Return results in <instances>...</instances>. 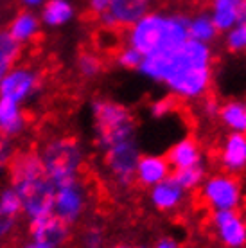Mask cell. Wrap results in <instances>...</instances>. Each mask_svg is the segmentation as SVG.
I'll list each match as a JSON object with an SVG mask.
<instances>
[{
    "label": "cell",
    "instance_id": "6da1fadb",
    "mask_svg": "<svg viewBox=\"0 0 246 248\" xmlns=\"http://www.w3.org/2000/svg\"><path fill=\"white\" fill-rule=\"evenodd\" d=\"M137 72L164 85L176 99L198 101L207 95L212 85V49L187 38L174 49L146 54Z\"/></svg>",
    "mask_w": 246,
    "mask_h": 248
},
{
    "label": "cell",
    "instance_id": "7a4b0ae2",
    "mask_svg": "<svg viewBox=\"0 0 246 248\" xmlns=\"http://www.w3.org/2000/svg\"><path fill=\"white\" fill-rule=\"evenodd\" d=\"M11 187L22 200V214L34 219L52 214L56 186L43 171L40 153H20L13 156L9 164Z\"/></svg>",
    "mask_w": 246,
    "mask_h": 248
},
{
    "label": "cell",
    "instance_id": "3957f363",
    "mask_svg": "<svg viewBox=\"0 0 246 248\" xmlns=\"http://www.w3.org/2000/svg\"><path fill=\"white\" fill-rule=\"evenodd\" d=\"M187 20L189 16L180 13L148 11L128 27L126 45L137 49L142 56L156 50L174 49L189 38Z\"/></svg>",
    "mask_w": 246,
    "mask_h": 248
},
{
    "label": "cell",
    "instance_id": "277c9868",
    "mask_svg": "<svg viewBox=\"0 0 246 248\" xmlns=\"http://www.w3.org/2000/svg\"><path fill=\"white\" fill-rule=\"evenodd\" d=\"M95 142L103 151L119 142L137 139V121L128 106L108 97H97L90 105Z\"/></svg>",
    "mask_w": 246,
    "mask_h": 248
},
{
    "label": "cell",
    "instance_id": "5b68a950",
    "mask_svg": "<svg viewBox=\"0 0 246 248\" xmlns=\"http://www.w3.org/2000/svg\"><path fill=\"white\" fill-rule=\"evenodd\" d=\"M43 171L54 186L77 180L85 162V151L72 137H58L43 146L40 153Z\"/></svg>",
    "mask_w": 246,
    "mask_h": 248
},
{
    "label": "cell",
    "instance_id": "8992f818",
    "mask_svg": "<svg viewBox=\"0 0 246 248\" xmlns=\"http://www.w3.org/2000/svg\"><path fill=\"white\" fill-rule=\"evenodd\" d=\"M201 198L212 211H237L243 202V187L234 174L215 173L201 184Z\"/></svg>",
    "mask_w": 246,
    "mask_h": 248
},
{
    "label": "cell",
    "instance_id": "52a82bcc",
    "mask_svg": "<svg viewBox=\"0 0 246 248\" xmlns=\"http://www.w3.org/2000/svg\"><path fill=\"white\" fill-rule=\"evenodd\" d=\"M140 155L137 139H129L106 149L105 168L115 186L121 189L131 187V184L135 182V168Z\"/></svg>",
    "mask_w": 246,
    "mask_h": 248
},
{
    "label": "cell",
    "instance_id": "ba28073f",
    "mask_svg": "<svg viewBox=\"0 0 246 248\" xmlns=\"http://www.w3.org/2000/svg\"><path fill=\"white\" fill-rule=\"evenodd\" d=\"M86 209H88V191L81 184L79 178L62 184V186H56L52 212L60 219L72 227L77 221H81Z\"/></svg>",
    "mask_w": 246,
    "mask_h": 248
},
{
    "label": "cell",
    "instance_id": "9c48e42d",
    "mask_svg": "<svg viewBox=\"0 0 246 248\" xmlns=\"http://www.w3.org/2000/svg\"><path fill=\"white\" fill-rule=\"evenodd\" d=\"M42 87V78L34 68L25 65H15L0 81V97L16 105L31 101Z\"/></svg>",
    "mask_w": 246,
    "mask_h": 248
},
{
    "label": "cell",
    "instance_id": "30bf717a",
    "mask_svg": "<svg viewBox=\"0 0 246 248\" xmlns=\"http://www.w3.org/2000/svg\"><path fill=\"white\" fill-rule=\"evenodd\" d=\"M148 11H151V0H111L108 11L97 18L108 31L117 27L128 29Z\"/></svg>",
    "mask_w": 246,
    "mask_h": 248
},
{
    "label": "cell",
    "instance_id": "8fae6325",
    "mask_svg": "<svg viewBox=\"0 0 246 248\" xmlns=\"http://www.w3.org/2000/svg\"><path fill=\"white\" fill-rule=\"evenodd\" d=\"M29 236L34 241L45 243L49 247L63 248L70 241L72 230H70V225H67L52 212L47 216L29 219Z\"/></svg>",
    "mask_w": 246,
    "mask_h": 248
},
{
    "label": "cell",
    "instance_id": "7c38bea8",
    "mask_svg": "<svg viewBox=\"0 0 246 248\" xmlns=\"http://www.w3.org/2000/svg\"><path fill=\"white\" fill-rule=\"evenodd\" d=\"M212 225L215 237L225 248L246 247V219L237 211H215Z\"/></svg>",
    "mask_w": 246,
    "mask_h": 248
},
{
    "label": "cell",
    "instance_id": "4fadbf2b",
    "mask_svg": "<svg viewBox=\"0 0 246 248\" xmlns=\"http://www.w3.org/2000/svg\"><path fill=\"white\" fill-rule=\"evenodd\" d=\"M172 168L164 155H140L135 168V182L142 187L151 189L153 186L171 176Z\"/></svg>",
    "mask_w": 246,
    "mask_h": 248
},
{
    "label": "cell",
    "instance_id": "5bb4252c",
    "mask_svg": "<svg viewBox=\"0 0 246 248\" xmlns=\"http://www.w3.org/2000/svg\"><path fill=\"white\" fill-rule=\"evenodd\" d=\"M219 164L228 174H239L246 169V133H228L223 140Z\"/></svg>",
    "mask_w": 246,
    "mask_h": 248
},
{
    "label": "cell",
    "instance_id": "9a60e30c",
    "mask_svg": "<svg viewBox=\"0 0 246 248\" xmlns=\"http://www.w3.org/2000/svg\"><path fill=\"white\" fill-rule=\"evenodd\" d=\"M185 194H187V191L184 187L172 176H167L166 180H162L160 184H156L149 189V202L156 211L171 212L182 207V203L185 202Z\"/></svg>",
    "mask_w": 246,
    "mask_h": 248
},
{
    "label": "cell",
    "instance_id": "2e32d148",
    "mask_svg": "<svg viewBox=\"0 0 246 248\" xmlns=\"http://www.w3.org/2000/svg\"><path fill=\"white\" fill-rule=\"evenodd\" d=\"M246 0H210L209 15L219 32H227L243 22Z\"/></svg>",
    "mask_w": 246,
    "mask_h": 248
},
{
    "label": "cell",
    "instance_id": "e0dca14e",
    "mask_svg": "<svg viewBox=\"0 0 246 248\" xmlns=\"http://www.w3.org/2000/svg\"><path fill=\"white\" fill-rule=\"evenodd\" d=\"M166 158L172 169H185L205 164L203 151L200 148V144L191 137H184V139H180L178 142L172 144L169 151H167Z\"/></svg>",
    "mask_w": 246,
    "mask_h": 248
},
{
    "label": "cell",
    "instance_id": "ac0fdd59",
    "mask_svg": "<svg viewBox=\"0 0 246 248\" xmlns=\"http://www.w3.org/2000/svg\"><path fill=\"white\" fill-rule=\"evenodd\" d=\"M40 20L49 29H60L70 24L76 16V7L70 0H45L40 9Z\"/></svg>",
    "mask_w": 246,
    "mask_h": 248
},
{
    "label": "cell",
    "instance_id": "d6986e66",
    "mask_svg": "<svg viewBox=\"0 0 246 248\" xmlns=\"http://www.w3.org/2000/svg\"><path fill=\"white\" fill-rule=\"evenodd\" d=\"M40 29H42V20H40V16L32 9H25V11H20L11 20L7 32H9V36L16 44L24 45L32 42L40 34Z\"/></svg>",
    "mask_w": 246,
    "mask_h": 248
},
{
    "label": "cell",
    "instance_id": "ffe728a7",
    "mask_svg": "<svg viewBox=\"0 0 246 248\" xmlns=\"http://www.w3.org/2000/svg\"><path fill=\"white\" fill-rule=\"evenodd\" d=\"M25 113L22 105L0 97V135L15 139L25 130Z\"/></svg>",
    "mask_w": 246,
    "mask_h": 248
},
{
    "label": "cell",
    "instance_id": "44dd1931",
    "mask_svg": "<svg viewBox=\"0 0 246 248\" xmlns=\"http://www.w3.org/2000/svg\"><path fill=\"white\" fill-rule=\"evenodd\" d=\"M217 119L232 133H246V103L241 99H232L225 105H219Z\"/></svg>",
    "mask_w": 246,
    "mask_h": 248
},
{
    "label": "cell",
    "instance_id": "7402d4cb",
    "mask_svg": "<svg viewBox=\"0 0 246 248\" xmlns=\"http://www.w3.org/2000/svg\"><path fill=\"white\" fill-rule=\"evenodd\" d=\"M187 32L191 40L201 42V44H214L215 38L219 36V31L214 25L209 13H198L194 16H189L187 20Z\"/></svg>",
    "mask_w": 246,
    "mask_h": 248
},
{
    "label": "cell",
    "instance_id": "603a6c76",
    "mask_svg": "<svg viewBox=\"0 0 246 248\" xmlns=\"http://www.w3.org/2000/svg\"><path fill=\"white\" fill-rule=\"evenodd\" d=\"M20 52L22 45L16 44L7 31H0V81L18 63Z\"/></svg>",
    "mask_w": 246,
    "mask_h": 248
},
{
    "label": "cell",
    "instance_id": "cb8c5ba5",
    "mask_svg": "<svg viewBox=\"0 0 246 248\" xmlns=\"http://www.w3.org/2000/svg\"><path fill=\"white\" fill-rule=\"evenodd\" d=\"M171 176L185 191H194L198 187H201L203 180L207 178V171H205V164H200V166H192V168L174 169Z\"/></svg>",
    "mask_w": 246,
    "mask_h": 248
},
{
    "label": "cell",
    "instance_id": "d4e9b609",
    "mask_svg": "<svg viewBox=\"0 0 246 248\" xmlns=\"http://www.w3.org/2000/svg\"><path fill=\"white\" fill-rule=\"evenodd\" d=\"M76 68H77V74L85 79H95L101 72H103V60L95 52H81L77 60H76Z\"/></svg>",
    "mask_w": 246,
    "mask_h": 248
},
{
    "label": "cell",
    "instance_id": "484cf974",
    "mask_svg": "<svg viewBox=\"0 0 246 248\" xmlns=\"http://www.w3.org/2000/svg\"><path fill=\"white\" fill-rule=\"evenodd\" d=\"M106 245V234L105 229L99 223L86 225L81 230L79 236V248H105Z\"/></svg>",
    "mask_w": 246,
    "mask_h": 248
},
{
    "label": "cell",
    "instance_id": "4316f807",
    "mask_svg": "<svg viewBox=\"0 0 246 248\" xmlns=\"http://www.w3.org/2000/svg\"><path fill=\"white\" fill-rule=\"evenodd\" d=\"M0 214L15 219L22 214V200L13 187H6L4 191H0Z\"/></svg>",
    "mask_w": 246,
    "mask_h": 248
},
{
    "label": "cell",
    "instance_id": "83f0119b",
    "mask_svg": "<svg viewBox=\"0 0 246 248\" xmlns=\"http://www.w3.org/2000/svg\"><path fill=\"white\" fill-rule=\"evenodd\" d=\"M225 45L230 52H246V22H239L225 32Z\"/></svg>",
    "mask_w": 246,
    "mask_h": 248
},
{
    "label": "cell",
    "instance_id": "f1b7e54d",
    "mask_svg": "<svg viewBox=\"0 0 246 248\" xmlns=\"http://www.w3.org/2000/svg\"><path fill=\"white\" fill-rule=\"evenodd\" d=\"M142 58L144 56L137 49L129 47V45H124L123 49L117 52V56H115V63L121 68H124V70H137L142 62Z\"/></svg>",
    "mask_w": 246,
    "mask_h": 248
},
{
    "label": "cell",
    "instance_id": "f546056e",
    "mask_svg": "<svg viewBox=\"0 0 246 248\" xmlns=\"http://www.w3.org/2000/svg\"><path fill=\"white\" fill-rule=\"evenodd\" d=\"M176 108V103L172 97H162L149 105V115L153 119H166L169 117Z\"/></svg>",
    "mask_w": 246,
    "mask_h": 248
},
{
    "label": "cell",
    "instance_id": "4dcf8cb0",
    "mask_svg": "<svg viewBox=\"0 0 246 248\" xmlns=\"http://www.w3.org/2000/svg\"><path fill=\"white\" fill-rule=\"evenodd\" d=\"M15 156V148H13L11 139L0 135V173L6 171Z\"/></svg>",
    "mask_w": 246,
    "mask_h": 248
},
{
    "label": "cell",
    "instance_id": "1f68e13d",
    "mask_svg": "<svg viewBox=\"0 0 246 248\" xmlns=\"http://www.w3.org/2000/svg\"><path fill=\"white\" fill-rule=\"evenodd\" d=\"M15 225H16L15 217H7L4 214H0V245L6 241V237L13 232Z\"/></svg>",
    "mask_w": 246,
    "mask_h": 248
},
{
    "label": "cell",
    "instance_id": "d6a6232c",
    "mask_svg": "<svg viewBox=\"0 0 246 248\" xmlns=\"http://www.w3.org/2000/svg\"><path fill=\"white\" fill-rule=\"evenodd\" d=\"M111 0H88V9L95 15V16H101L103 13L108 11Z\"/></svg>",
    "mask_w": 246,
    "mask_h": 248
},
{
    "label": "cell",
    "instance_id": "836d02e7",
    "mask_svg": "<svg viewBox=\"0 0 246 248\" xmlns=\"http://www.w3.org/2000/svg\"><path fill=\"white\" fill-rule=\"evenodd\" d=\"M149 248H182L180 247V243L171 236H166V237H160L158 241L151 245Z\"/></svg>",
    "mask_w": 246,
    "mask_h": 248
},
{
    "label": "cell",
    "instance_id": "e575fe53",
    "mask_svg": "<svg viewBox=\"0 0 246 248\" xmlns=\"http://www.w3.org/2000/svg\"><path fill=\"white\" fill-rule=\"evenodd\" d=\"M205 113L209 115V117H212V115H217V110H219V105L215 103V101H212V99H209L207 103H205Z\"/></svg>",
    "mask_w": 246,
    "mask_h": 248
},
{
    "label": "cell",
    "instance_id": "d590c367",
    "mask_svg": "<svg viewBox=\"0 0 246 248\" xmlns=\"http://www.w3.org/2000/svg\"><path fill=\"white\" fill-rule=\"evenodd\" d=\"M27 9H36V7H42L45 4V0H20Z\"/></svg>",
    "mask_w": 246,
    "mask_h": 248
},
{
    "label": "cell",
    "instance_id": "8d00e7d4",
    "mask_svg": "<svg viewBox=\"0 0 246 248\" xmlns=\"http://www.w3.org/2000/svg\"><path fill=\"white\" fill-rule=\"evenodd\" d=\"M22 248H54V247H49V245H45V243H40V241H34V239H29L27 243L22 245Z\"/></svg>",
    "mask_w": 246,
    "mask_h": 248
},
{
    "label": "cell",
    "instance_id": "74e56055",
    "mask_svg": "<svg viewBox=\"0 0 246 248\" xmlns=\"http://www.w3.org/2000/svg\"><path fill=\"white\" fill-rule=\"evenodd\" d=\"M111 248H135V247H131V245H126V243H119V245H115V247H111Z\"/></svg>",
    "mask_w": 246,
    "mask_h": 248
},
{
    "label": "cell",
    "instance_id": "f35d334b",
    "mask_svg": "<svg viewBox=\"0 0 246 248\" xmlns=\"http://www.w3.org/2000/svg\"><path fill=\"white\" fill-rule=\"evenodd\" d=\"M243 22H246V2H245V11H243Z\"/></svg>",
    "mask_w": 246,
    "mask_h": 248
},
{
    "label": "cell",
    "instance_id": "ab89813d",
    "mask_svg": "<svg viewBox=\"0 0 246 248\" xmlns=\"http://www.w3.org/2000/svg\"><path fill=\"white\" fill-rule=\"evenodd\" d=\"M245 103H246V101H245Z\"/></svg>",
    "mask_w": 246,
    "mask_h": 248
}]
</instances>
